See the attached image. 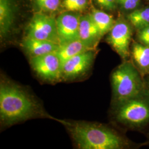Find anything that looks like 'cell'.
<instances>
[{
	"mask_svg": "<svg viewBox=\"0 0 149 149\" xmlns=\"http://www.w3.org/2000/svg\"><path fill=\"white\" fill-rule=\"evenodd\" d=\"M82 149H137L146 146L137 143L109 126L96 123L60 120Z\"/></svg>",
	"mask_w": 149,
	"mask_h": 149,
	"instance_id": "cell-1",
	"label": "cell"
},
{
	"mask_svg": "<svg viewBox=\"0 0 149 149\" xmlns=\"http://www.w3.org/2000/svg\"><path fill=\"white\" fill-rule=\"evenodd\" d=\"M39 116H50L34 97L21 86L7 80L0 84V118L3 124H14Z\"/></svg>",
	"mask_w": 149,
	"mask_h": 149,
	"instance_id": "cell-2",
	"label": "cell"
},
{
	"mask_svg": "<svg viewBox=\"0 0 149 149\" xmlns=\"http://www.w3.org/2000/svg\"><path fill=\"white\" fill-rule=\"evenodd\" d=\"M113 121L127 130L141 132L149 126V90L125 100L112 102Z\"/></svg>",
	"mask_w": 149,
	"mask_h": 149,
	"instance_id": "cell-3",
	"label": "cell"
},
{
	"mask_svg": "<svg viewBox=\"0 0 149 149\" xmlns=\"http://www.w3.org/2000/svg\"><path fill=\"white\" fill-rule=\"evenodd\" d=\"M112 102L138 96L148 89L145 79L130 59L122 63L111 74Z\"/></svg>",
	"mask_w": 149,
	"mask_h": 149,
	"instance_id": "cell-4",
	"label": "cell"
},
{
	"mask_svg": "<svg viewBox=\"0 0 149 149\" xmlns=\"http://www.w3.org/2000/svg\"><path fill=\"white\" fill-rule=\"evenodd\" d=\"M135 29L132 24L121 13L110 31L107 34L106 41L124 60L130 58V48L133 40Z\"/></svg>",
	"mask_w": 149,
	"mask_h": 149,
	"instance_id": "cell-5",
	"label": "cell"
},
{
	"mask_svg": "<svg viewBox=\"0 0 149 149\" xmlns=\"http://www.w3.org/2000/svg\"><path fill=\"white\" fill-rule=\"evenodd\" d=\"M26 37L59 44L56 18L42 12L35 13L27 26Z\"/></svg>",
	"mask_w": 149,
	"mask_h": 149,
	"instance_id": "cell-6",
	"label": "cell"
},
{
	"mask_svg": "<svg viewBox=\"0 0 149 149\" xmlns=\"http://www.w3.org/2000/svg\"><path fill=\"white\" fill-rule=\"evenodd\" d=\"M30 64L43 80L53 82L61 79L62 64L56 52L31 57Z\"/></svg>",
	"mask_w": 149,
	"mask_h": 149,
	"instance_id": "cell-7",
	"label": "cell"
},
{
	"mask_svg": "<svg viewBox=\"0 0 149 149\" xmlns=\"http://www.w3.org/2000/svg\"><path fill=\"white\" fill-rule=\"evenodd\" d=\"M81 16L80 12L64 11L56 18L60 45L80 39Z\"/></svg>",
	"mask_w": 149,
	"mask_h": 149,
	"instance_id": "cell-8",
	"label": "cell"
},
{
	"mask_svg": "<svg viewBox=\"0 0 149 149\" xmlns=\"http://www.w3.org/2000/svg\"><path fill=\"white\" fill-rule=\"evenodd\" d=\"M96 49L88 50L66 61L62 66L61 79L74 80L91 69L96 58Z\"/></svg>",
	"mask_w": 149,
	"mask_h": 149,
	"instance_id": "cell-9",
	"label": "cell"
},
{
	"mask_svg": "<svg viewBox=\"0 0 149 149\" xmlns=\"http://www.w3.org/2000/svg\"><path fill=\"white\" fill-rule=\"evenodd\" d=\"M79 37L80 40L91 50L97 49L102 38L90 13L81 16Z\"/></svg>",
	"mask_w": 149,
	"mask_h": 149,
	"instance_id": "cell-10",
	"label": "cell"
},
{
	"mask_svg": "<svg viewBox=\"0 0 149 149\" xmlns=\"http://www.w3.org/2000/svg\"><path fill=\"white\" fill-rule=\"evenodd\" d=\"M18 10L17 0H0V37L3 40L13 29Z\"/></svg>",
	"mask_w": 149,
	"mask_h": 149,
	"instance_id": "cell-11",
	"label": "cell"
},
{
	"mask_svg": "<svg viewBox=\"0 0 149 149\" xmlns=\"http://www.w3.org/2000/svg\"><path fill=\"white\" fill-rule=\"evenodd\" d=\"M129 59L144 78L149 75V47L133 39Z\"/></svg>",
	"mask_w": 149,
	"mask_h": 149,
	"instance_id": "cell-12",
	"label": "cell"
},
{
	"mask_svg": "<svg viewBox=\"0 0 149 149\" xmlns=\"http://www.w3.org/2000/svg\"><path fill=\"white\" fill-rule=\"evenodd\" d=\"M59 46L58 43L28 37L22 42V47L31 57L56 52Z\"/></svg>",
	"mask_w": 149,
	"mask_h": 149,
	"instance_id": "cell-13",
	"label": "cell"
},
{
	"mask_svg": "<svg viewBox=\"0 0 149 149\" xmlns=\"http://www.w3.org/2000/svg\"><path fill=\"white\" fill-rule=\"evenodd\" d=\"M103 38L113 27L116 19L107 12L92 6L90 13Z\"/></svg>",
	"mask_w": 149,
	"mask_h": 149,
	"instance_id": "cell-14",
	"label": "cell"
},
{
	"mask_svg": "<svg viewBox=\"0 0 149 149\" xmlns=\"http://www.w3.org/2000/svg\"><path fill=\"white\" fill-rule=\"evenodd\" d=\"M88 50V48L81 40L79 39L70 43L60 45L56 53L63 65L68 60L79 54Z\"/></svg>",
	"mask_w": 149,
	"mask_h": 149,
	"instance_id": "cell-15",
	"label": "cell"
},
{
	"mask_svg": "<svg viewBox=\"0 0 149 149\" xmlns=\"http://www.w3.org/2000/svg\"><path fill=\"white\" fill-rule=\"evenodd\" d=\"M135 31L149 26V6H141L138 9L125 15Z\"/></svg>",
	"mask_w": 149,
	"mask_h": 149,
	"instance_id": "cell-16",
	"label": "cell"
},
{
	"mask_svg": "<svg viewBox=\"0 0 149 149\" xmlns=\"http://www.w3.org/2000/svg\"><path fill=\"white\" fill-rule=\"evenodd\" d=\"M62 7L65 11L81 12L90 6V0H62Z\"/></svg>",
	"mask_w": 149,
	"mask_h": 149,
	"instance_id": "cell-17",
	"label": "cell"
},
{
	"mask_svg": "<svg viewBox=\"0 0 149 149\" xmlns=\"http://www.w3.org/2000/svg\"><path fill=\"white\" fill-rule=\"evenodd\" d=\"M142 6V0H117L118 10L127 15Z\"/></svg>",
	"mask_w": 149,
	"mask_h": 149,
	"instance_id": "cell-18",
	"label": "cell"
},
{
	"mask_svg": "<svg viewBox=\"0 0 149 149\" xmlns=\"http://www.w3.org/2000/svg\"><path fill=\"white\" fill-rule=\"evenodd\" d=\"M38 8L44 12L56 11L61 5L62 0H33Z\"/></svg>",
	"mask_w": 149,
	"mask_h": 149,
	"instance_id": "cell-19",
	"label": "cell"
},
{
	"mask_svg": "<svg viewBox=\"0 0 149 149\" xmlns=\"http://www.w3.org/2000/svg\"><path fill=\"white\" fill-rule=\"evenodd\" d=\"M99 9L107 12H114L118 10L117 0H93Z\"/></svg>",
	"mask_w": 149,
	"mask_h": 149,
	"instance_id": "cell-20",
	"label": "cell"
},
{
	"mask_svg": "<svg viewBox=\"0 0 149 149\" xmlns=\"http://www.w3.org/2000/svg\"><path fill=\"white\" fill-rule=\"evenodd\" d=\"M135 40L149 47V26L136 30Z\"/></svg>",
	"mask_w": 149,
	"mask_h": 149,
	"instance_id": "cell-21",
	"label": "cell"
},
{
	"mask_svg": "<svg viewBox=\"0 0 149 149\" xmlns=\"http://www.w3.org/2000/svg\"><path fill=\"white\" fill-rule=\"evenodd\" d=\"M145 81H146V84L147 87H148V88L149 90V75L146 76V77H145Z\"/></svg>",
	"mask_w": 149,
	"mask_h": 149,
	"instance_id": "cell-22",
	"label": "cell"
},
{
	"mask_svg": "<svg viewBox=\"0 0 149 149\" xmlns=\"http://www.w3.org/2000/svg\"><path fill=\"white\" fill-rule=\"evenodd\" d=\"M146 142V146L147 145H149V136H148V140L146 141H145Z\"/></svg>",
	"mask_w": 149,
	"mask_h": 149,
	"instance_id": "cell-23",
	"label": "cell"
},
{
	"mask_svg": "<svg viewBox=\"0 0 149 149\" xmlns=\"http://www.w3.org/2000/svg\"><path fill=\"white\" fill-rule=\"evenodd\" d=\"M145 1H146V2H148L149 3V0H144Z\"/></svg>",
	"mask_w": 149,
	"mask_h": 149,
	"instance_id": "cell-24",
	"label": "cell"
}]
</instances>
